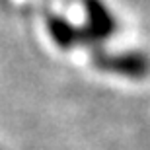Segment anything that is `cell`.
I'll return each instance as SVG.
<instances>
[{"label":"cell","mask_w":150,"mask_h":150,"mask_svg":"<svg viewBox=\"0 0 150 150\" xmlns=\"http://www.w3.org/2000/svg\"><path fill=\"white\" fill-rule=\"evenodd\" d=\"M49 28L53 29V33H55V39L59 41L61 45H70L72 43V29H70V25L64 22H61L59 18H53L49 22Z\"/></svg>","instance_id":"1"}]
</instances>
